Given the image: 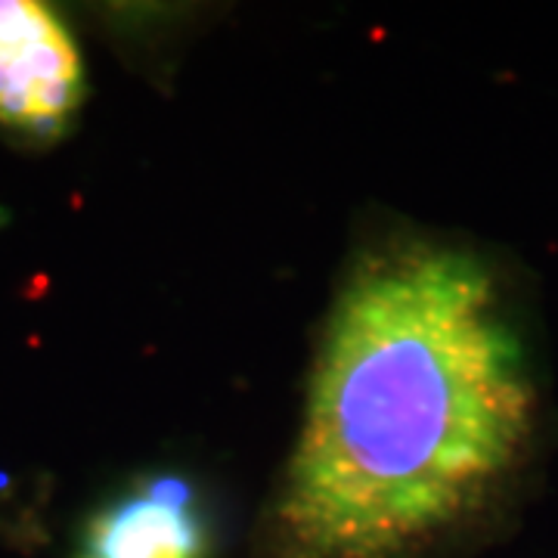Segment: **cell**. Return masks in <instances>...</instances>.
I'll return each instance as SVG.
<instances>
[{
  "label": "cell",
  "instance_id": "obj_1",
  "mask_svg": "<svg viewBox=\"0 0 558 558\" xmlns=\"http://www.w3.org/2000/svg\"><path fill=\"white\" fill-rule=\"evenodd\" d=\"M534 381L490 267L450 242L363 255L319 341L264 558H418L512 478Z\"/></svg>",
  "mask_w": 558,
  "mask_h": 558
},
{
  "label": "cell",
  "instance_id": "obj_2",
  "mask_svg": "<svg viewBox=\"0 0 558 558\" xmlns=\"http://www.w3.org/2000/svg\"><path fill=\"white\" fill-rule=\"evenodd\" d=\"M81 100V57L62 22L44 3L0 0V128L60 137Z\"/></svg>",
  "mask_w": 558,
  "mask_h": 558
},
{
  "label": "cell",
  "instance_id": "obj_3",
  "mask_svg": "<svg viewBox=\"0 0 558 558\" xmlns=\"http://www.w3.org/2000/svg\"><path fill=\"white\" fill-rule=\"evenodd\" d=\"M78 558H208V524L180 481H156L97 512Z\"/></svg>",
  "mask_w": 558,
  "mask_h": 558
}]
</instances>
